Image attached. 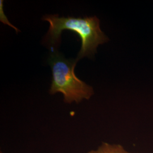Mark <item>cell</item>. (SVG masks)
Listing matches in <instances>:
<instances>
[{"instance_id": "1", "label": "cell", "mask_w": 153, "mask_h": 153, "mask_svg": "<svg viewBox=\"0 0 153 153\" xmlns=\"http://www.w3.org/2000/svg\"><path fill=\"white\" fill-rule=\"evenodd\" d=\"M43 20L49 23L47 37L52 45L60 42L61 34L64 30L76 33L82 41L81 48L76 58L78 61L85 57H93L99 45L108 41V38L102 31L100 21L96 16L74 18L46 15Z\"/></svg>"}, {"instance_id": "2", "label": "cell", "mask_w": 153, "mask_h": 153, "mask_svg": "<svg viewBox=\"0 0 153 153\" xmlns=\"http://www.w3.org/2000/svg\"><path fill=\"white\" fill-rule=\"evenodd\" d=\"M48 63L52 71L51 94L62 93L64 102L79 103L82 99H89L94 94L93 88L76 77L74 68L78 60L66 59L62 54L52 52Z\"/></svg>"}, {"instance_id": "3", "label": "cell", "mask_w": 153, "mask_h": 153, "mask_svg": "<svg viewBox=\"0 0 153 153\" xmlns=\"http://www.w3.org/2000/svg\"><path fill=\"white\" fill-rule=\"evenodd\" d=\"M88 153H131L126 151L119 144H110L103 142L96 150L90 151Z\"/></svg>"}, {"instance_id": "4", "label": "cell", "mask_w": 153, "mask_h": 153, "mask_svg": "<svg viewBox=\"0 0 153 153\" xmlns=\"http://www.w3.org/2000/svg\"><path fill=\"white\" fill-rule=\"evenodd\" d=\"M0 20H1V22L4 23V24H6V25H8L10 27L14 28L16 30V32L20 31L19 30H18V29L15 26H14L8 21V19H7V17L6 16L5 14L4 10H3V1H2V0L0 1Z\"/></svg>"}]
</instances>
